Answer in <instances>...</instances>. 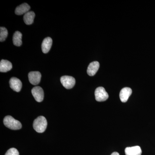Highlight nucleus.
Masks as SVG:
<instances>
[{
    "mask_svg": "<svg viewBox=\"0 0 155 155\" xmlns=\"http://www.w3.org/2000/svg\"><path fill=\"white\" fill-rule=\"evenodd\" d=\"M47 121L45 117L40 116L34 120L33 126L34 129L38 133L44 132L47 127Z\"/></svg>",
    "mask_w": 155,
    "mask_h": 155,
    "instance_id": "1",
    "label": "nucleus"
},
{
    "mask_svg": "<svg viewBox=\"0 0 155 155\" xmlns=\"http://www.w3.org/2000/svg\"><path fill=\"white\" fill-rule=\"evenodd\" d=\"M3 122L6 127L12 130H19L22 127L21 123L11 116H6L4 118Z\"/></svg>",
    "mask_w": 155,
    "mask_h": 155,
    "instance_id": "2",
    "label": "nucleus"
},
{
    "mask_svg": "<svg viewBox=\"0 0 155 155\" xmlns=\"http://www.w3.org/2000/svg\"><path fill=\"white\" fill-rule=\"evenodd\" d=\"M95 97L97 101L103 102L108 99L109 95L104 87H100L95 90Z\"/></svg>",
    "mask_w": 155,
    "mask_h": 155,
    "instance_id": "3",
    "label": "nucleus"
},
{
    "mask_svg": "<svg viewBox=\"0 0 155 155\" xmlns=\"http://www.w3.org/2000/svg\"><path fill=\"white\" fill-rule=\"evenodd\" d=\"M61 81L63 86L67 89L72 88L75 84V78L72 76H67V75H65L61 77Z\"/></svg>",
    "mask_w": 155,
    "mask_h": 155,
    "instance_id": "4",
    "label": "nucleus"
},
{
    "mask_svg": "<svg viewBox=\"0 0 155 155\" xmlns=\"http://www.w3.org/2000/svg\"><path fill=\"white\" fill-rule=\"evenodd\" d=\"M31 93L38 102H41L44 99V93L42 88L39 86L34 87L31 90Z\"/></svg>",
    "mask_w": 155,
    "mask_h": 155,
    "instance_id": "5",
    "label": "nucleus"
},
{
    "mask_svg": "<svg viewBox=\"0 0 155 155\" xmlns=\"http://www.w3.org/2000/svg\"><path fill=\"white\" fill-rule=\"evenodd\" d=\"M41 75L40 72L35 71L31 72L28 73V80L31 84L33 85H37L40 82Z\"/></svg>",
    "mask_w": 155,
    "mask_h": 155,
    "instance_id": "6",
    "label": "nucleus"
},
{
    "mask_svg": "<svg viewBox=\"0 0 155 155\" xmlns=\"http://www.w3.org/2000/svg\"><path fill=\"white\" fill-rule=\"evenodd\" d=\"M10 86L14 91L19 92L21 91L22 87V83L21 81L16 77L11 78L10 79Z\"/></svg>",
    "mask_w": 155,
    "mask_h": 155,
    "instance_id": "7",
    "label": "nucleus"
},
{
    "mask_svg": "<svg viewBox=\"0 0 155 155\" xmlns=\"http://www.w3.org/2000/svg\"><path fill=\"white\" fill-rule=\"evenodd\" d=\"M131 94L132 90L130 87H125L122 88L119 94V97L121 101L123 103L126 102Z\"/></svg>",
    "mask_w": 155,
    "mask_h": 155,
    "instance_id": "8",
    "label": "nucleus"
},
{
    "mask_svg": "<svg viewBox=\"0 0 155 155\" xmlns=\"http://www.w3.org/2000/svg\"><path fill=\"white\" fill-rule=\"evenodd\" d=\"M100 64L97 61L92 62L89 65L87 69V74L90 76H94L95 75L99 69Z\"/></svg>",
    "mask_w": 155,
    "mask_h": 155,
    "instance_id": "9",
    "label": "nucleus"
},
{
    "mask_svg": "<svg viewBox=\"0 0 155 155\" xmlns=\"http://www.w3.org/2000/svg\"><path fill=\"white\" fill-rule=\"evenodd\" d=\"M52 45V39L51 38L47 37L44 39L41 45L42 51L44 54L49 51Z\"/></svg>",
    "mask_w": 155,
    "mask_h": 155,
    "instance_id": "10",
    "label": "nucleus"
},
{
    "mask_svg": "<svg viewBox=\"0 0 155 155\" xmlns=\"http://www.w3.org/2000/svg\"><path fill=\"white\" fill-rule=\"evenodd\" d=\"M125 155H141V148L138 146L127 147L125 149Z\"/></svg>",
    "mask_w": 155,
    "mask_h": 155,
    "instance_id": "11",
    "label": "nucleus"
},
{
    "mask_svg": "<svg viewBox=\"0 0 155 155\" xmlns=\"http://www.w3.org/2000/svg\"><path fill=\"white\" fill-rule=\"evenodd\" d=\"M30 7L27 3H23L17 7L15 10V13L17 15H21L26 14L29 11Z\"/></svg>",
    "mask_w": 155,
    "mask_h": 155,
    "instance_id": "12",
    "label": "nucleus"
},
{
    "mask_svg": "<svg viewBox=\"0 0 155 155\" xmlns=\"http://www.w3.org/2000/svg\"><path fill=\"white\" fill-rule=\"evenodd\" d=\"M12 68V64L7 60H2L0 62V72H6L11 70Z\"/></svg>",
    "mask_w": 155,
    "mask_h": 155,
    "instance_id": "13",
    "label": "nucleus"
},
{
    "mask_svg": "<svg viewBox=\"0 0 155 155\" xmlns=\"http://www.w3.org/2000/svg\"><path fill=\"white\" fill-rule=\"evenodd\" d=\"M35 17V14L33 11H28L25 14L23 17V20L26 25H29L32 24Z\"/></svg>",
    "mask_w": 155,
    "mask_h": 155,
    "instance_id": "14",
    "label": "nucleus"
},
{
    "mask_svg": "<svg viewBox=\"0 0 155 155\" xmlns=\"http://www.w3.org/2000/svg\"><path fill=\"white\" fill-rule=\"evenodd\" d=\"M22 34L19 31H17L13 35V43L16 46L19 47L22 44Z\"/></svg>",
    "mask_w": 155,
    "mask_h": 155,
    "instance_id": "15",
    "label": "nucleus"
},
{
    "mask_svg": "<svg viewBox=\"0 0 155 155\" xmlns=\"http://www.w3.org/2000/svg\"><path fill=\"white\" fill-rule=\"evenodd\" d=\"M8 35V31L7 28L4 27L0 28V41L3 42L5 40Z\"/></svg>",
    "mask_w": 155,
    "mask_h": 155,
    "instance_id": "16",
    "label": "nucleus"
},
{
    "mask_svg": "<svg viewBox=\"0 0 155 155\" xmlns=\"http://www.w3.org/2000/svg\"><path fill=\"white\" fill-rule=\"evenodd\" d=\"M5 155H19V153L16 148H12L8 150Z\"/></svg>",
    "mask_w": 155,
    "mask_h": 155,
    "instance_id": "17",
    "label": "nucleus"
},
{
    "mask_svg": "<svg viewBox=\"0 0 155 155\" xmlns=\"http://www.w3.org/2000/svg\"><path fill=\"white\" fill-rule=\"evenodd\" d=\"M111 155H120L119 154L118 152H114L112 153L111 154Z\"/></svg>",
    "mask_w": 155,
    "mask_h": 155,
    "instance_id": "18",
    "label": "nucleus"
}]
</instances>
